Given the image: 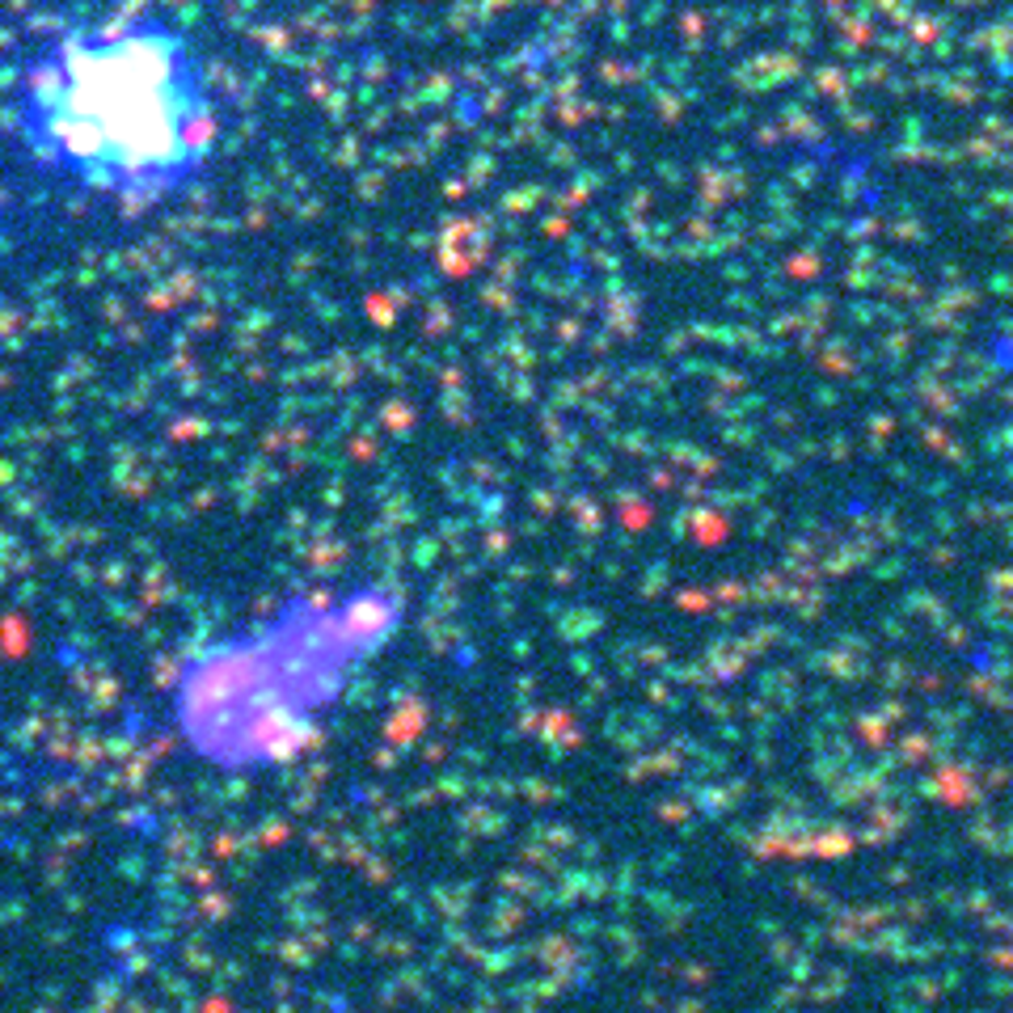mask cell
Listing matches in <instances>:
<instances>
[{"mask_svg":"<svg viewBox=\"0 0 1013 1013\" xmlns=\"http://www.w3.org/2000/svg\"><path fill=\"white\" fill-rule=\"evenodd\" d=\"M18 115L47 170L110 199L174 195L216 149L208 72L178 34L136 22L47 43Z\"/></svg>","mask_w":1013,"mask_h":1013,"instance_id":"obj_1","label":"cell"},{"mask_svg":"<svg viewBox=\"0 0 1013 1013\" xmlns=\"http://www.w3.org/2000/svg\"><path fill=\"white\" fill-rule=\"evenodd\" d=\"M393 604L372 587L300 596L267 621L208 642L182 663L174 722L220 769H267L296 756L385 647Z\"/></svg>","mask_w":1013,"mask_h":1013,"instance_id":"obj_2","label":"cell"}]
</instances>
